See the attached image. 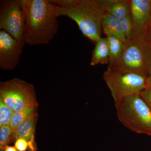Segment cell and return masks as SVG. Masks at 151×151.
Segmentation results:
<instances>
[{
    "mask_svg": "<svg viewBox=\"0 0 151 151\" xmlns=\"http://www.w3.org/2000/svg\"><path fill=\"white\" fill-rule=\"evenodd\" d=\"M24 14L23 40L29 45L48 44L58 32L57 6L49 0H19Z\"/></svg>",
    "mask_w": 151,
    "mask_h": 151,
    "instance_id": "1",
    "label": "cell"
},
{
    "mask_svg": "<svg viewBox=\"0 0 151 151\" xmlns=\"http://www.w3.org/2000/svg\"><path fill=\"white\" fill-rule=\"evenodd\" d=\"M105 11L102 0H77L66 8L57 6L58 16H66L78 25L84 36L96 42L101 38L102 21Z\"/></svg>",
    "mask_w": 151,
    "mask_h": 151,
    "instance_id": "2",
    "label": "cell"
},
{
    "mask_svg": "<svg viewBox=\"0 0 151 151\" xmlns=\"http://www.w3.org/2000/svg\"><path fill=\"white\" fill-rule=\"evenodd\" d=\"M119 121L136 134L151 136V110L140 94H132L115 103Z\"/></svg>",
    "mask_w": 151,
    "mask_h": 151,
    "instance_id": "3",
    "label": "cell"
},
{
    "mask_svg": "<svg viewBox=\"0 0 151 151\" xmlns=\"http://www.w3.org/2000/svg\"><path fill=\"white\" fill-rule=\"evenodd\" d=\"M147 78L142 74L110 66L103 75L115 103L129 95L140 94L148 88Z\"/></svg>",
    "mask_w": 151,
    "mask_h": 151,
    "instance_id": "4",
    "label": "cell"
},
{
    "mask_svg": "<svg viewBox=\"0 0 151 151\" xmlns=\"http://www.w3.org/2000/svg\"><path fill=\"white\" fill-rule=\"evenodd\" d=\"M110 67L148 77L151 74V42L146 38L133 36L125 44L124 52L119 61Z\"/></svg>",
    "mask_w": 151,
    "mask_h": 151,
    "instance_id": "5",
    "label": "cell"
},
{
    "mask_svg": "<svg viewBox=\"0 0 151 151\" xmlns=\"http://www.w3.org/2000/svg\"><path fill=\"white\" fill-rule=\"evenodd\" d=\"M0 99L14 112L38 106L32 84L18 78L1 82Z\"/></svg>",
    "mask_w": 151,
    "mask_h": 151,
    "instance_id": "6",
    "label": "cell"
},
{
    "mask_svg": "<svg viewBox=\"0 0 151 151\" xmlns=\"http://www.w3.org/2000/svg\"><path fill=\"white\" fill-rule=\"evenodd\" d=\"M24 14L19 0L0 2V29L19 41L23 40Z\"/></svg>",
    "mask_w": 151,
    "mask_h": 151,
    "instance_id": "7",
    "label": "cell"
},
{
    "mask_svg": "<svg viewBox=\"0 0 151 151\" xmlns=\"http://www.w3.org/2000/svg\"><path fill=\"white\" fill-rule=\"evenodd\" d=\"M25 42L15 39L4 31H0V68L13 70L18 64Z\"/></svg>",
    "mask_w": 151,
    "mask_h": 151,
    "instance_id": "8",
    "label": "cell"
},
{
    "mask_svg": "<svg viewBox=\"0 0 151 151\" xmlns=\"http://www.w3.org/2000/svg\"><path fill=\"white\" fill-rule=\"evenodd\" d=\"M134 27L133 36L146 38L151 15V0H130Z\"/></svg>",
    "mask_w": 151,
    "mask_h": 151,
    "instance_id": "9",
    "label": "cell"
},
{
    "mask_svg": "<svg viewBox=\"0 0 151 151\" xmlns=\"http://www.w3.org/2000/svg\"><path fill=\"white\" fill-rule=\"evenodd\" d=\"M37 117V113H35L14 131V140L16 141L19 138L25 140L28 143L29 148L30 151H37L35 135Z\"/></svg>",
    "mask_w": 151,
    "mask_h": 151,
    "instance_id": "10",
    "label": "cell"
},
{
    "mask_svg": "<svg viewBox=\"0 0 151 151\" xmlns=\"http://www.w3.org/2000/svg\"><path fill=\"white\" fill-rule=\"evenodd\" d=\"M105 12L122 20L131 14L129 0H102Z\"/></svg>",
    "mask_w": 151,
    "mask_h": 151,
    "instance_id": "11",
    "label": "cell"
},
{
    "mask_svg": "<svg viewBox=\"0 0 151 151\" xmlns=\"http://www.w3.org/2000/svg\"><path fill=\"white\" fill-rule=\"evenodd\" d=\"M102 29L106 36H113L119 38L125 43L127 40L124 35L121 20L105 12L102 21Z\"/></svg>",
    "mask_w": 151,
    "mask_h": 151,
    "instance_id": "12",
    "label": "cell"
},
{
    "mask_svg": "<svg viewBox=\"0 0 151 151\" xmlns=\"http://www.w3.org/2000/svg\"><path fill=\"white\" fill-rule=\"evenodd\" d=\"M90 61L91 66L109 64V50L107 38H100L96 42Z\"/></svg>",
    "mask_w": 151,
    "mask_h": 151,
    "instance_id": "13",
    "label": "cell"
},
{
    "mask_svg": "<svg viewBox=\"0 0 151 151\" xmlns=\"http://www.w3.org/2000/svg\"><path fill=\"white\" fill-rule=\"evenodd\" d=\"M109 50L108 66H113L119 61L124 52L125 44L119 38L113 36H107Z\"/></svg>",
    "mask_w": 151,
    "mask_h": 151,
    "instance_id": "14",
    "label": "cell"
},
{
    "mask_svg": "<svg viewBox=\"0 0 151 151\" xmlns=\"http://www.w3.org/2000/svg\"><path fill=\"white\" fill-rule=\"evenodd\" d=\"M37 107H29L22 111L14 112L9 125L11 129L14 131L27 119L37 113Z\"/></svg>",
    "mask_w": 151,
    "mask_h": 151,
    "instance_id": "15",
    "label": "cell"
},
{
    "mask_svg": "<svg viewBox=\"0 0 151 151\" xmlns=\"http://www.w3.org/2000/svg\"><path fill=\"white\" fill-rule=\"evenodd\" d=\"M14 131L9 126L0 127V150L4 151L13 139Z\"/></svg>",
    "mask_w": 151,
    "mask_h": 151,
    "instance_id": "16",
    "label": "cell"
},
{
    "mask_svg": "<svg viewBox=\"0 0 151 151\" xmlns=\"http://www.w3.org/2000/svg\"><path fill=\"white\" fill-rule=\"evenodd\" d=\"M14 113L0 99V127L9 125Z\"/></svg>",
    "mask_w": 151,
    "mask_h": 151,
    "instance_id": "17",
    "label": "cell"
},
{
    "mask_svg": "<svg viewBox=\"0 0 151 151\" xmlns=\"http://www.w3.org/2000/svg\"><path fill=\"white\" fill-rule=\"evenodd\" d=\"M124 35L127 41L132 39L134 35V27L131 15L121 20Z\"/></svg>",
    "mask_w": 151,
    "mask_h": 151,
    "instance_id": "18",
    "label": "cell"
},
{
    "mask_svg": "<svg viewBox=\"0 0 151 151\" xmlns=\"http://www.w3.org/2000/svg\"><path fill=\"white\" fill-rule=\"evenodd\" d=\"M77 0H49V1L54 5L60 8H66L70 6Z\"/></svg>",
    "mask_w": 151,
    "mask_h": 151,
    "instance_id": "19",
    "label": "cell"
},
{
    "mask_svg": "<svg viewBox=\"0 0 151 151\" xmlns=\"http://www.w3.org/2000/svg\"><path fill=\"white\" fill-rule=\"evenodd\" d=\"M14 147L18 151H26L29 148V145L25 140L19 138L15 141Z\"/></svg>",
    "mask_w": 151,
    "mask_h": 151,
    "instance_id": "20",
    "label": "cell"
},
{
    "mask_svg": "<svg viewBox=\"0 0 151 151\" xmlns=\"http://www.w3.org/2000/svg\"><path fill=\"white\" fill-rule=\"evenodd\" d=\"M140 95L151 110V89L147 88L141 92Z\"/></svg>",
    "mask_w": 151,
    "mask_h": 151,
    "instance_id": "21",
    "label": "cell"
},
{
    "mask_svg": "<svg viewBox=\"0 0 151 151\" xmlns=\"http://www.w3.org/2000/svg\"><path fill=\"white\" fill-rule=\"evenodd\" d=\"M4 151H18L15 147L12 146H7L6 147Z\"/></svg>",
    "mask_w": 151,
    "mask_h": 151,
    "instance_id": "22",
    "label": "cell"
},
{
    "mask_svg": "<svg viewBox=\"0 0 151 151\" xmlns=\"http://www.w3.org/2000/svg\"><path fill=\"white\" fill-rule=\"evenodd\" d=\"M147 82L148 88L151 89V74L147 78Z\"/></svg>",
    "mask_w": 151,
    "mask_h": 151,
    "instance_id": "23",
    "label": "cell"
},
{
    "mask_svg": "<svg viewBox=\"0 0 151 151\" xmlns=\"http://www.w3.org/2000/svg\"><path fill=\"white\" fill-rule=\"evenodd\" d=\"M146 39L151 42V29H149L148 30L146 35Z\"/></svg>",
    "mask_w": 151,
    "mask_h": 151,
    "instance_id": "24",
    "label": "cell"
},
{
    "mask_svg": "<svg viewBox=\"0 0 151 151\" xmlns=\"http://www.w3.org/2000/svg\"><path fill=\"white\" fill-rule=\"evenodd\" d=\"M151 29V15L150 19V23H149V29Z\"/></svg>",
    "mask_w": 151,
    "mask_h": 151,
    "instance_id": "25",
    "label": "cell"
}]
</instances>
